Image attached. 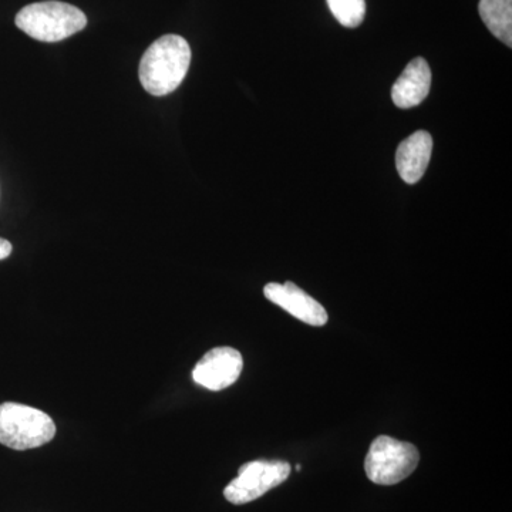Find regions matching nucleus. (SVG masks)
Returning <instances> with one entry per match:
<instances>
[{"instance_id": "1", "label": "nucleus", "mask_w": 512, "mask_h": 512, "mask_svg": "<svg viewBox=\"0 0 512 512\" xmlns=\"http://www.w3.org/2000/svg\"><path fill=\"white\" fill-rule=\"evenodd\" d=\"M190 64L191 47L187 40L178 35H165L144 53L138 76L151 96H167L184 82Z\"/></svg>"}, {"instance_id": "2", "label": "nucleus", "mask_w": 512, "mask_h": 512, "mask_svg": "<svg viewBox=\"0 0 512 512\" xmlns=\"http://www.w3.org/2000/svg\"><path fill=\"white\" fill-rule=\"evenodd\" d=\"M16 26L39 42L55 43L86 28V15L69 3L47 0L25 6L16 15Z\"/></svg>"}, {"instance_id": "3", "label": "nucleus", "mask_w": 512, "mask_h": 512, "mask_svg": "<svg viewBox=\"0 0 512 512\" xmlns=\"http://www.w3.org/2000/svg\"><path fill=\"white\" fill-rule=\"evenodd\" d=\"M56 424L49 414L20 403L0 404V444L12 450H32L53 440Z\"/></svg>"}, {"instance_id": "4", "label": "nucleus", "mask_w": 512, "mask_h": 512, "mask_svg": "<svg viewBox=\"0 0 512 512\" xmlns=\"http://www.w3.org/2000/svg\"><path fill=\"white\" fill-rule=\"evenodd\" d=\"M420 453L407 441L379 436L373 441L365 460L366 476L372 483L394 485L412 476L419 466Z\"/></svg>"}, {"instance_id": "5", "label": "nucleus", "mask_w": 512, "mask_h": 512, "mask_svg": "<svg viewBox=\"0 0 512 512\" xmlns=\"http://www.w3.org/2000/svg\"><path fill=\"white\" fill-rule=\"evenodd\" d=\"M291 464L282 460H256L241 466L238 477L225 487L224 497L231 504L242 505L258 500L262 495L288 480Z\"/></svg>"}, {"instance_id": "6", "label": "nucleus", "mask_w": 512, "mask_h": 512, "mask_svg": "<svg viewBox=\"0 0 512 512\" xmlns=\"http://www.w3.org/2000/svg\"><path fill=\"white\" fill-rule=\"evenodd\" d=\"M244 369V359L237 349L222 346L205 353L192 370V379L205 389L220 392L232 386Z\"/></svg>"}, {"instance_id": "7", "label": "nucleus", "mask_w": 512, "mask_h": 512, "mask_svg": "<svg viewBox=\"0 0 512 512\" xmlns=\"http://www.w3.org/2000/svg\"><path fill=\"white\" fill-rule=\"evenodd\" d=\"M264 293L268 301L291 313L293 318L303 323L311 326H325L328 323L326 309L293 282H285V284L271 282L265 286Z\"/></svg>"}, {"instance_id": "8", "label": "nucleus", "mask_w": 512, "mask_h": 512, "mask_svg": "<svg viewBox=\"0 0 512 512\" xmlns=\"http://www.w3.org/2000/svg\"><path fill=\"white\" fill-rule=\"evenodd\" d=\"M433 153V138L427 131H416L400 143L396 151V167L404 183H419L426 173Z\"/></svg>"}, {"instance_id": "9", "label": "nucleus", "mask_w": 512, "mask_h": 512, "mask_svg": "<svg viewBox=\"0 0 512 512\" xmlns=\"http://www.w3.org/2000/svg\"><path fill=\"white\" fill-rule=\"evenodd\" d=\"M431 70L423 57H416L400 74L392 87V99L399 109L419 106L429 96Z\"/></svg>"}, {"instance_id": "10", "label": "nucleus", "mask_w": 512, "mask_h": 512, "mask_svg": "<svg viewBox=\"0 0 512 512\" xmlns=\"http://www.w3.org/2000/svg\"><path fill=\"white\" fill-rule=\"evenodd\" d=\"M484 25L498 40L512 46V0H480L478 5Z\"/></svg>"}, {"instance_id": "11", "label": "nucleus", "mask_w": 512, "mask_h": 512, "mask_svg": "<svg viewBox=\"0 0 512 512\" xmlns=\"http://www.w3.org/2000/svg\"><path fill=\"white\" fill-rule=\"evenodd\" d=\"M332 15L340 25L355 29L366 16V0H326Z\"/></svg>"}, {"instance_id": "12", "label": "nucleus", "mask_w": 512, "mask_h": 512, "mask_svg": "<svg viewBox=\"0 0 512 512\" xmlns=\"http://www.w3.org/2000/svg\"><path fill=\"white\" fill-rule=\"evenodd\" d=\"M12 249V244H10L8 239L0 238V261L8 258L12 254Z\"/></svg>"}]
</instances>
